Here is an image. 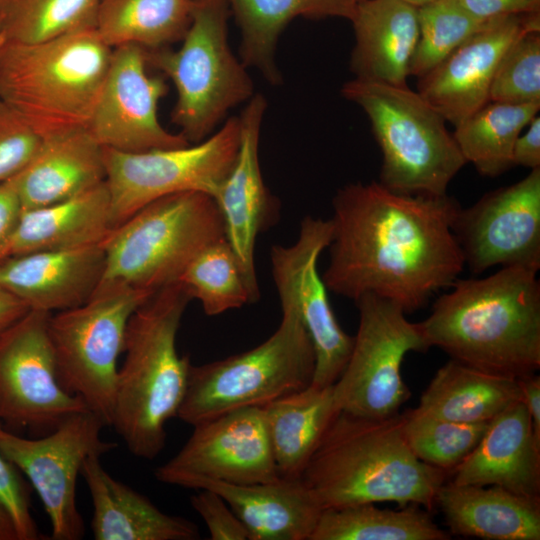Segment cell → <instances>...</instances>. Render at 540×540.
I'll return each mask as SVG.
<instances>
[{
    "mask_svg": "<svg viewBox=\"0 0 540 540\" xmlns=\"http://www.w3.org/2000/svg\"><path fill=\"white\" fill-rule=\"evenodd\" d=\"M332 208L322 279L337 295H375L408 314L449 288L464 269L453 233L461 206L448 195H407L379 182H357L337 191Z\"/></svg>",
    "mask_w": 540,
    "mask_h": 540,
    "instance_id": "1",
    "label": "cell"
},
{
    "mask_svg": "<svg viewBox=\"0 0 540 540\" xmlns=\"http://www.w3.org/2000/svg\"><path fill=\"white\" fill-rule=\"evenodd\" d=\"M532 269L501 267L457 279L419 322L429 347L450 359L512 379L540 368V281Z\"/></svg>",
    "mask_w": 540,
    "mask_h": 540,
    "instance_id": "2",
    "label": "cell"
},
{
    "mask_svg": "<svg viewBox=\"0 0 540 540\" xmlns=\"http://www.w3.org/2000/svg\"><path fill=\"white\" fill-rule=\"evenodd\" d=\"M301 478L322 509L380 502L431 509L446 471L415 456L400 413L371 419L339 411Z\"/></svg>",
    "mask_w": 540,
    "mask_h": 540,
    "instance_id": "3",
    "label": "cell"
},
{
    "mask_svg": "<svg viewBox=\"0 0 540 540\" xmlns=\"http://www.w3.org/2000/svg\"><path fill=\"white\" fill-rule=\"evenodd\" d=\"M192 300L179 283L151 295L131 315L118 368L111 426L136 457L152 460L166 443V424L184 400L191 362L176 338Z\"/></svg>",
    "mask_w": 540,
    "mask_h": 540,
    "instance_id": "4",
    "label": "cell"
},
{
    "mask_svg": "<svg viewBox=\"0 0 540 540\" xmlns=\"http://www.w3.org/2000/svg\"><path fill=\"white\" fill-rule=\"evenodd\" d=\"M112 47L95 26L38 43L0 42V100L43 138L87 129Z\"/></svg>",
    "mask_w": 540,
    "mask_h": 540,
    "instance_id": "5",
    "label": "cell"
},
{
    "mask_svg": "<svg viewBox=\"0 0 540 540\" xmlns=\"http://www.w3.org/2000/svg\"><path fill=\"white\" fill-rule=\"evenodd\" d=\"M222 238L224 221L211 195L184 191L159 198L103 242L104 270L91 297L123 291L153 295L178 282L193 259Z\"/></svg>",
    "mask_w": 540,
    "mask_h": 540,
    "instance_id": "6",
    "label": "cell"
},
{
    "mask_svg": "<svg viewBox=\"0 0 540 540\" xmlns=\"http://www.w3.org/2000/svg\"><path fill=\"white\" fill-rule=\"evenodd\" d=\"M342 95L368 116L382 153L379 183L401 194L441 197L467 163L446 120L407 86L354 78Z\"/></svg>",
    "mask_w": 540,
    "mask_h": 540,
    "instance_id": "7",
    "label": "cell"
},
{
    "mask_svg": "<svg viewBox=\"0 0 540 540\" xmlns=\"http://www.w3.org/2000/svg\"><path fill=\"white\" fill-rule=\"evenodd\" d=\"M228 0H193L189 27L177 50H146L148 65L174 84L172 122L191 143L210 136L227 112L254 95L246 66L227 38Z\"/></svg>",
    "mask_w": 540,
    "mask_h": 540,
    "instance_id": "8",
    "label": "cell"
},
{
    "mask_svg": "<svg viewBox=\"0 0 540 540\" xmlns=\"http://www.w3.org/2000/svg\"><path fill=\"white\" fill-rule=\"evenodd\" d=\"M315 352L298 314L282 307L275 332L245 352L190 366L177 417L194 426L228 411L263 406L312 384Z\"/></svg>",
    "mask_w": 540,
    "mask_h": 540,
    "instance_id": "9",
    "label": "cell"
},
{
    "mask_svg": "<svg viewBox=\"0 0 540 540\" xmlns=\"http://www.w3.org/2000/svg\"><path fill=\"white\" fill-rule=\"evenodd\" d=\"M150 296L137 291L98 295L49 315L48 334L61 386L79 396L106 426L112 424L128 321Z\"/></svg>",
    "mask_w": 540,
    "mask_h": 540,
    "instance_id": "10",
    "label": "cell"
},
{
    "mask_svg": "<svg viewBox=\"0 0 540 540\" xmlns=\"http://www.w3.org/2000/svg\"><path fill=\"white\" fill-rule=\"evenodd\" d=\"M354 302L359 324L346 366L333 384L334 403L354 416L387 418L410 397L401 373L405 355L430 347L419 322H410L398 305L371 294Z\"/></svg>",
    "mask_w": 540,
    "mask_h": 540,
    "instance_id": "11",
    "label": "cell"
},
{
    "mask_svg": "<svg viewBox=\"0 0 540 540\" xmlns=\"http://www.w3.org/2000/svg\"><path fill=\"white\" fill-rule=\"evenodd\" d=\"M239 144V117H232L195 145L133 153L104 148L113 227L167 195L199 191L213 197L236 160Z\"/></svg>",
    "mask_w": 540,
    "mask_h": 540,
    "instance_id": "12",
    "label": "cell"
},
{
    "mask_svg": "<svg viewBox=\"0 0 540 540\" xmlns=\"http://www.w3.org/2000/svg\"><path fill=\"white\" fill-rule=\"evenodd\" d=\"M104 421L91 410L74 413L40 438H24L0 424V451L25 476L49 517L52 538L77 540L84 525L77 508V479L85 460L117 444L104 441Z\"/></svg>",
    "mask_w": 540,
    "mask_h": 540,
    "instance_id": "13",
    "label": "cell"
},
{
    "mask_svg": "<svg viewBox=\"0 0 540 540\" xmlns=\"http://www.w3.org/2000/svg\"><path fill=\"white\" fill-rule=\"evenodd\" d=\"M50 314L29 310L0 334V424L8 430L44 435L70 415L89 410L58 380Z\"/></svg>",
    "mask_w": 540,
    "mask_h": 540,
    "instance_id": "14",
    "label": "cell"
},
{
    "mask_svg": "<svg viewBox=\"0 0 540 540\" xmlns=\"http://www.w3.org/2000/svg\"><path fill=\"white\" fill-rule=\"evenodd\" d=\"M332 238L331 220L305 216L296 241L273 245L271 273L281 307H291L301 319L315 352L312 385H333L349 359L354 337L339 325L318 272V259Z\"/></svg>",
    "mask_w": 540,
    "mask_h": 540,
    "instance_id": "15",
    "label": "cell"
},
{
    "mask_svg": "<svg viewBox=\"0 0 540 540\" xmlns=\"http://www.w3.org/2000/svg\"><path fill=\"white\" fill-rule=\"evenodd\" d=\"M453 233L474 274L499 266L540 269V168L460 208Z\"/></svg>",
    "mask_w": 540,
    "mask_h": 540,
    "instance_id": "16",
    "label": "cell"
},
{
    "mask_svg": "<svg viewBox=\"0 0 540 540\" xmlns=\"http://www.w3.org/2000/svg\"><path fill=\"white\" fill-rule=\"evenodd\" d=\"M146 49L134 44L112 49L106 78L87 130L104 148L144 152L190 145L166 130L158 105L167 92L163 77L147 72Z\"/></svg>",
    "mask_w": 540,
    "mask_h": 540,
    "instance_id": "17",
    "label": "cell"
},
{
    "mask_svg": "<svg viewBox=\"0 0 540 540\" xmlns=\"http://www.w3.org/2000/svg\"><path fill=\"white\" fill-rule=\"evenodd\" d=\"M193 427L181 449L155 470L158 481L175 485L197 476L253 484L280 478L262 406L234 409Z\"/></svg>",
    "mask_w": 540,
    "mask_h": 540,
    "instance_id": "18",
    "label": "cell"
},
{
    "mask_svg": "<svg viewBox=\"0 0 540 540\" xmlns=\"http://www.w3.org/2000/svg\"><path fill=\"white\" fill-rule=\"evenodd\" d=\"M540 30V12L493 19L418 79L417 92L454 126L490 102V88L507 49Z\"/></svg>",
    "mask_w": 540,
    "mask_h": 540,
    "instance_id": "19",
    "label": "cell"
},
{
    "mask_svg": "<svg viewBox=\"0 0 540 540\" xmlns=\"http://www.w3.org/2000/svg\"><path fill=\"white\" fill-rule=\"evenodd\" d=\"M266 99L254 94L239 117L236 160L213 198L221 212L225 237L242 268L252 301L260 297L255 246L258 235L278 220L279 204L266 187L259 164V139Z\"/></svg>",
    "mask_w": 540,
    "mask_h": 540,
    "instance_id": "20",
    "label": "cell"
},
{
    "mask_svg": "<svg viewBox=\"0 0 540 540\" xmlns=\"http://www.w3.org/2000/svg\"><path fill=\"white\" fill-rule=\"evenodd\" d=\"M104 265L103 244L24 253L0 263V286L29 310L57 312L89 300Z\"/></svg>",
    "mask_w": 540,
    "mask_h": 540,
    "instance_id": "21",
    "label": "cell"
},
{
    "mask_svg": "<svg viewBox=\"0 0 540 540\" xmlns=\"http://www.w3.org/2000/svg\"><path fill=\"white\" fill-rule=\"evenodd\" d=\"M175 486L216 492L242 522L248 540H310L322 511L302 478L234 484L192 476Z\"/></svg>",
    "mask_w": 540,
    "mask_h": 540,
    "instance_id": "22",
    "label": "cell"
},
{
    "mask_svg": "<svg viewBox=\"0 0 540 540\" xmlns=\"http://www.w3.org/2000/svg\"><path fill=\"white\" fill-rule=\"evenodd\" d=\"M458 485H495L540 497V439L519 401L489 421L474 450L454 469Z\"/></svg>",
    "mask_w": 540,
    "mask_h": 540,
    "instance_id": "23",
    "label": "cell"
},
{
    "mask_svg": "<svg viewBox=\"0 0 540 540\" xmlns=\"http://www.w3.org/2000/svg\"><path fill=\"white\" fill-rule=\"evenodd\" d=\"M350 21L356 40L350 61L355 78L407 86L419 36L418 8L402 0H361Z\"/></svg>",
    "mask_w": 540,
    "mask_h": 540,
    "instance_id": "24",
    "label": "cell"
},
{
    "mask_svg": "<svg viewBox=\"0 0 540 540\" xmlns=\"http://www.w3.org/2000/svg\"><path fill=\"white\" fill-rule=\"evenodd\" d=\"M98 455L81 469L92 501L90 528L96 540H194L197 526L161 511L146 496L113 478Z\"/></svg>",
    "mask_w": 540,
    "mask_h": 540,
    "instance_id": "25",
    "label": "cell"
},
{
    "mask_svg": "<svg viewBox=\"0 0 540 540\" xmlns=\"http://www.w3.org/2000/svg\"><path fill=\"white\" fill-rule=\"evenodd\" d=\"M105 179L104 147L87 129L43 138L31 160L14 176L23 210L69 199Z\"/></svg>",
    "mask_w": 540,
    "mask_h": 540,
    "instance_id": "26",
    "label": "cell"
},
{
    "mask_svg": "<svg viewBox=\"0 0 540 540\" xmlns=\"http://www.w3.org/2000/svg\"><path fill=\"white\" fill-rule=\"evenodd\" d=\"M451 533L486 540H539L540 497L495 485L444 483L436 495Z\"/></svg>",
    "mask_w": 540,
    "mask_h": 540,
    "instance_id": "27",
    "label": "cell"
},
{
    "mask_svg": "<svg viewBox=\"0 0 540 540\" xmlns=\"http://www.w3.org/2000/svg\"><path fill=\"white\" fill-rule=\"evenodd\" d=\"M114 229L103 182L69 199L22 211L10 256L103 244Z\"/></svg>",
    "mask_w": 540,
    "mask_h": 540,
    "instance_id": "28",
    "label": "cell"
},
{
    "mask_svg": "<svg viewBox=\"0 0 540 540\" xmlns=\"http://www.w3.org/2000/svg\"><path fill=\"white\" fill-rule=\"evenodd\" d=\"M280 477L301 478L329 424L339 412L333 385L308 387L262 406Z\"/></svg>",
    "mask_w": 540,
    "mask_h": 540,
    "instance_id": "29",
    "label": "cell"
},
{
    "mask_svg": "<svg viewBox=\"0 0 540 540\" xmlns=\"http://www.w3.org/2000/svg\"><path fill=\"white\" fill-rule=\"evenodd\" d=\"M522 401L518 380L494 375L456 360L441 366L421 395L419 410L460 422H489Z\"/></svg>",
    "mask_w": 540,
    "mask_h": 540,
    "instance_id": "30",
    "label": "cell"
},
{
    "mask_svg": "<svg viewBox=\"0 0 540 540\" xmlns=\"http://www.w3.org/2000/svg\"><path fill=\"white\" fill-rule=\"evenodd\" d=\"M230 11L240 28L241 61L255 67L273 85L281 83L275 64L278 38L296 17H342L351 19L354 0H228Z\"/></svg>",
    "mask_w": 540,
    "mask_h": 540,
    "instance_id": "31",
    "label": "cell"
},
{
    "mask_svg": "<svg viewBox=\"0 0 540 540\" xmlns=\"http://www.w3.org/2000/svg\"><path fill=\"white\" fill-rule=\"evenodd\" d=\"M193 0H100L95 27L112 48L134 44L146 50L182 40Z\"/></svg>",
    "mask_w": 540,
    "mask_h": 540,
    "instance_id": "32",
    "label": "cell"
},
{
    "mask_svg": "<svg viewBox=\"0 0 540 540\" xmlns=\"http://www.w3.org/2000/svg\"><path fill=\"white\" fill-rule=\"evenodd\" d=\"M539 109L540 103L489 102L455 126L453 137L467 163L496 177L513 167L514 144Z\"/></svg>",
    "mask_w": 540,
    "mask_h": 540,
    "instance_id": "33",
    "label": "cell"
},
{
    "mask_svg": "<svg viewBox=\"0 0 540 540\" xmlns=\"http://www.w3.org/2000/svg\"><path fill=\"white\" fill-rule=\"evenodd\" d=\"M450 536L417 505L400 510L374 503L322 509L310 540H447Z\"/></svg>",
    "mask_w": 540,
    "mask_h": 540,
    "instance_id": "34",
    "label": "cell"
},
{
    "mask_svg": "<svg viewBox=\"0 0 540 540\" xmlns=\"http://www.w3.org/2000/svg\"><path fill=\"white\" fill-rule=\"evenodd\" d=\"M178 282L191 299L200 301L208 316L253 303L242 268L226 238L199 253Z\"/></svg>",
    "mask_w": 540,
    "mask_h": 540,
    "instance_id": "35",
    "label": "cell"
},
{
    "mask_svg": "<svg viewBox=\"0 0 540 540\" xmlns=\"http://www.w3.org/2000/svg\"><path fill=\"white\" fill-rule=\"evenodd\" d=\"M100 0H4L3 38L38 43L95 26Z\"/></svg>",
    "mask_w": 540,
    "mask_h": 540,
    "instance_id": "36",
    "label": "cell"
},
{
    "mask_svg": "<svg viewBox=\"0 0 540 540\" xmlns=\"http://www.w3.org/2000/svg\"><path fill=\"white\" fill-rule=\"evenodd\" d=\"M400 416L404 437L415 456L444 471L454 470L474 450L489 423L449 421L418 408Z\"/></svg>",
    "mask_w": 540,
    "mask_h": 540,
    "instance_id": "37",
    "label": "cell"
},
{
    "mask_svg": "<svg viewBox=\"0 0 540 540\" xmlns=\"http://www.w3.org/2000/svg\"><path fill=\"white\" fill-rule=\"evenodd\" d=\"M418 20L419 36L409 72L419 79L493 19L474 17L457 0H438L419 7Z\"/></svg>",
    "mask_w": 540,
    "mask_h": 540,
    "instance_id": "38",
    "label": "cell"
},
{
    "mask_svg": "<svg viewBox=\"0 0 540 540\" xmlns=\"http://www.w3.org/2000/svg\"><path fill=\"white\" fill-rule=\"evenodd\" d=\"M490 102L540 103V30L526 32L507 49L491 84Z\"/></svg>",
    "mask_w": 540,
    "mask_h": 540,
    "instance_id": "39",
    "label": "cell"
},
{
    "mask_svg": "<svg viewBox=\"0 0 540 540\" xmlns=\"http://www.w3.org/2000/svg\"><path fill=\"white\" fill-rule=\"evenodd\" d=\"M41 140L0 100V182L12 178L26 166Z\"/></svg>",
    "mask_w": 540,
    "mask_h": 540,
    "instance_id": "40",
    "label": "cell"
},
{
    "mask_svg": "<svg viewBox=\"0 0 540 540\" xmlns=\"http://www.w3.org/2000/svg\"><path fill=\"white\" fill-rule=\"evenodd\" d=\"M0 502L15 525L19 540L40 538L31 513V489L22 473L0 451Z\"/></svg>",
    "mask_w": 540,
    "mask_h": 540,
    "instance_id": "41",
    "label": "cell"
},
{
    "mask_svg": "<svg viewBox=\"0 0 540 540\" xmlns=\"http://www.w3.org/2000/svg\"><path fill=\"white\" fill-rule=\"evenodd\" d=\"M194 510L205 522L212 540H246L248 533L226 501L216 492L200 489L191 496Z\"/></svg>",
    "mask_w": 540,
    "mask_h": 540,
    "instance_id": "42",
    "label": "cell"
},
{
    "mask_svg": "<svg viewBox=\"0 0 540 540\" xmlns=\"http://www.w3.org/2000/svg\"><path fill=\"white\" fill-rule=\"evenodd\" d=\"M22 211L14 176L0 182V263L10 256L12 239Z\"/></svg>",
    "mask_w": 540,
    "mask_h": 540,
    "instance_id": "43",
    "label": "cell"
},
{
    "mask_svg": "<svg viewBox=\"0 0 540 540\" xmlns=\"http://www.w3.org/2000/svg\"><path fill=\"white\" fill-rule=\"evenodd\" d=\"M480 20L540 12V0H457Z\"/></svg>",
    "mask_w": 540,
    "mask_h": 540,
    "instance_id": "44",
    "label": "cell"
},
{
    "mask_svg": "<svg viewBox=\"0 0 540 540\" xmlns=\"http://www.w3.org/2000/svg\"><path fill=\"white\" fill-rule=\"evenodd\" d=\"M525 133L517 138L513 148V166L530 170L540 168V117L536 115Z\"/></svg>",
    "mask_w": 540,
    "mask_h": 540,
    "instance_id": "45",
    "label": "cell"
},
{
    "mask_svg": "<svg viewBox=\"0 0 540 540\" xmlns=\"http://www.w3.org/2000/svg\"><path fill=\"white\" fill-rule=\"evenodd\" d=\"M524 403L531 418L534 433L540 439V376L536 373L518 379Z\"/></svg>",
    "mask_w": 540,
    "mask_h": 540,
    "instance_id": "46",
    "label": "cell"
},
{
    "mask_svg": "<svg viewBox=\"0 0 540 540\" xmlns=\"http://www.w3.org/2000/svg\"><path fill=\"white\" fill-rule=\"evenodd\" d=\"M28 311L22 301L0 286V334Z\"/></svg>",
    "mask_w": 540,
    "mask_h": 540,
    "instance_id": "47",
    "label": "cell"
},
{
    "mask_svg": "<svg viewBox=\"0 0 540 540\" xmlns=\"http://www.w3.org/2000/svg\"><path fill=\"white\" fill-rule=\"evenodd\" d=\"M0 540H19L11 516L0 502Z\"/></svg>",
    "mask_w": 540,
    "mask_h": 540,
    "instance_id": "48",
    "label": "cell"
},
{
    "mask_svg": "<svg viewBox=\"0 0 540 540\" xmlns=\"http://www.w3.org/2000/svg\"><path fill=\"white\" fill-rule=\"evenodd\" d=\"M416 8L431 4L433 2H436L438 0H402Z\"/></svg>",
    "mask_w": 540,
    "mask_h": 540,
    "instance_id": "49",
    "label": "cell"
},
{
    "mask_svg": "<svg viewBox=\"0 0 540 540\" xmlns=\"http://www.w3.org/2000/svg\"><path fill=\"white\" fill-rule=\"evenodd\" d=\"M3 29H4V14L2 10H0V42L3 39Z\"/></svg>",
    "mask_w": 540,
    "mask_h": 540,
    "instance_id": "50",
    "label": "cell"
},
{
    "mask_svg": "<svg viewBox=\"0 0 540 540\" xmlns=\"http://www.w3.org/2000/svg\"><path fill=\"white\" fill-rule=\"evenodd\" d=\"M3 3H4V0H0V10H1L2 6H3Z\"/></svg>",
    "mask_w": 540,
    "mask_h": 540,
    "instance_id": "51",
    "label": "cell"
},
{
    "mask_svg": "<svg viewBox=\"0 0 540 540\" xmlns=\"http://www.w3.org/2000/svg\"><path fill=\"white\" fill-rule=\"evenodd\" d=\"M355 2L361 1V0H354Z\"/></svg>",
    "mask_w": 540,
    "mask_h": 540,
    "instance_id": "52",
    "label": "cell"
}]
</instances>
